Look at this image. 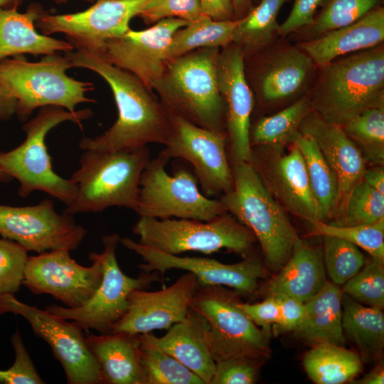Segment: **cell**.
I'll return each instance as SVG.
<instances>
[{
	"mask_svg": "<svg viewBox=\"0 0 384 384\" xmlns=\"http://www.w3.org/2000/svg\"><path fill=\"white\" fill-rule=\"evenodd\" d=\"M314 63L299 48L277 51L261 68L257 90L265 102H276L302 92L310 82Z\"/></svg>",
	"mask_w": 384,
	"mask_h": 384,
	"instance_id": "26",
	"label": "cell"
},
{
	"mask_svg": "<svg viewBox=\"0 0 384 384\" xmlns=\"http://www.w3.org/2000/svg\"><path fill=\"white\" fill-rule=\"evenodd\" d=\"M363 180L378 192L384 194V171L383 168L366 169Z\"/></svg>",
	"mask_w": 384,
	"mask_h": 384,
	"instance_id": "52",
	"label": "cell"
},
{
	"mask_svg": "<svg viewBox=\"0 0 384 384\" xmlns=\"http://www.w3.org/2000/svg\"><path fill=\"white\" fill-rule=\"evenodd\" d=\"M203 15L217 21L236 19L233 0H199Z\"/></svg>",
	"mask_w": 384,
	"mask_h": 384,
	"instance_id": "50",
	"label": "cell"
},
{
	"mask_svg": "<svg viewBox=\"0 0 384 384\" xmlns=\"http://www.w3.org/2000/svg\"><path fill=\"white\" fill-rule=\"evenodd\" d=\"M70 251L55 250L28 257L23 284L36 294H48L67 307L78 308L93 295L102 278L100 253L92 252V264L84 267L70 257Z\"/></svg>",
	"mask_w": 384,
	"mask_h": 384,
	"instance_id": "17",
	"label": "cell"
},
{
	"mask_svg": "<svg viewBox=\"0 0 384 384\" xmlns=\"http://www.w3.org/2000/svg\"><path fill=\"white\" fill-rule=\"evenodd\" d=\"M84 1H89V2H95L97 0H84Z\"/></svg>",
	"mask_w": 384,
	"mask_h": 384,
	"instance_id": "58",
	"label": "cell"
},
{
	"mask_svg": "<svg viewBox=\"0 0 384 384\" xmlns=\"http://www.w3.org/2000/svg\"><path fill=\"white\" fill-rule=\"evenodd\" d=\"M342 328L359 348L363 360L377 361L384 348V314L342 294Z\"/></svg>",
	"mask_w": 384,
	"mask_h": 384,
	"instance_id": "30",
	"label": "cell"
},
{
	"mask_svg": "<svg viewBox=\"0 0 384 384\" xmlns=\"http://www.w3.org/2000/svg\"><path fill=\"white\" fill-rule=\"evenodd\" d=\"M219 53L218 48H203L169 60L153 90L169 113L226 134L225 105L218 79Z\"/></svg>",
	"mask_w": 384,
	"mask_h": 384,
	"instance_id": "2",
	"label": "cell"
},
{
	"mask_svg": "<svg viewBox=\"0 0 384 384\" xmlns=\"http://www.w3.org/2000/svg\"><path fill=\"white\" fill-rule=\"evenodd\" d=\"M92 114L90 108L70 112L61 107L46 106L26 121L22 127L26 134L23 142L10 151H0V168L18 182V193L21 198L41 191L66 206L73 202L76 186L70 178L55 172L46 138L51 129L65 122H71L82 129V122Z\"/></svg>",
	"mask_w": 384,
	"mask_h": 384,
	"instance_id": "5",
	"label": "cell"
},
{
	"mask_svg": "<svg viewBox=\"0 0 384 384\" xmlns=\"http://www.w3.org/2000/svg\"><path fill=\"white\" fill-rule=\"evenodd\" d=\"M300 132L310 135L335 173L338 183V213H343L352 189L363 180L366 160L341 126L323 119L316 112L302 122Z\"/></svg>",
	"mask_w": 384,
	"mask_h": 384,
	"instance_id": "22",
	"label": "cell"
},
{
	"mask_svg": "<svg viewBox=\"0 0 384 384\" xmlns=\"http://www.w3.org/2000/svg\"><path fill=\"white\" fill-rule=\"evenodd\" d=\"M325 0H294L291 12L287 19L279 26L278 33L286 36L308 27L314 20L317 9Z\"/></svg>",
	"mask_w": 384,
	"mask_h": 384,
	"instance_id": "47",
	"label": "cell"
},
{
	"mask_svg": "<svg viewBox=\"0 0 384 384\" xmlns=\"http://www.w3.org/2000/svg\"><path fill=\"white\" fill-rule=\"evenodd\" d=\"M326 281L321 251L299 239L290 257L268 282L264 292L266 297H289L306 303L321 290Z\"/></svg>",
	"mask_w": 384,
	"mask_h": 384,
	"instance_id": "25",
	"label": "cell"
},
{
	"mask_svg": "<svg viewBox=\"0 0 384 384\" xmlns=\"http://www.w3.org/2000/svg\"><path fill=\"white\" fill-rule=\"evenodd\" d=\"M263 362L247 358H233L217 361L210 384L255 383Z\"/></svg>",
	"mask_w": 384,
	"mask_h": 384,
	"instance_id": "46",
	"label": "cell"
},
{
	"mask_svg": "<svg viewBox=\"0 0 384 384\" xmlns=\"http://www.w3.org/2000/svg\"><path fill=\"white\" fill-rule=\"evenodd\" d=\"M250 163L262 180H269L265 185L272 183L292 213L310 223L324 221L311 189L304 158L294 142L287 153L277 156L272 164L252 149Z\"/></svg>",
	"mask_w": 384,
	"mask_h": 384,
	"instance_id": "21",
	"label": "cell"
},
{
	"mask_svg": "<svg viewBox=\"0 0 384 384\" xmlns=\"http://www.w3.org/2000/svg\"><path fill=\"white\" fill-rule=\"evenodd\" d=\"M169 114L172 131L160 152L169 160L182 159L189 162L205 196L219 198L230 191L233 186V175L227 156V135Z\"/></svg>",
	"mask_w": 384,
	"mask_h": 384,
	"instance_id": "13",
	"label": "cell"
},
{
	"mask_svg": "<svg viewBox=\"0 0 384 384\" xmlns=\"http://www.w3.org/2000/svg\"><path fill=\"white\" fill-rule=\"evenodd\" d=\"M311 109L310 100L302 97L277 114L261 118L250 132L251 146L293 142Z\"/></svg>",
	"mask_w": 384,
	"mask_h": 384,
	"instance_id": "36",
	"label": "cell"
},
{
	"mask_svg": "<svg viewBox=\"0 0 384 384\" xmlns=\"http://www.w3.org/2000/svg\"><path fill=\"white\" fill-rule=\"evenodd\" d=\"M245 56L233 43L223 48L218 60V79L225 105L227 137L233 163L250 162V117L253 95L245 72Z\"/></svg>",
	"mask_w": 384,
	"mask_h": 384,
	"instance_id": "20",
	"label": "cell"
},
{
	"mask_svg": "<svg viewBox=\"0 0 384 384\" xmlns=\"http://www.w3.org/2000/svg\"><path fill=\"white\" fill-rule=\"evenodd\" d=\"M150 159L148 146L116 151L85 150L70 179L77 188L63 213L74 215L124 207L136 211L141 174Z\"/></svg>",
	"mask_w": 384,
	"mask_h": 384,
	"instance_id": "4",
	"label": "cell"
},
{
	"mask_svg": "<svg viewBox=\"0 0 384 384\" xmlns=\"http://www.w3.org/2000/svg\"><path fill=\"white\" fill-rule=\"evenodd\" d=\"M169 159L161 152L150 159L139 180L136 213L156 219L210 220L228 213L218 198L205 196L194 174L178 167L171 176L166 170Z\"/></svg>",
	"mask_w": 384,
	"mask_h": 384,
	"instance_id": "10",
	"label": "cell"
},
{
	"mask_svg": "<svg viewBox=\"0 0 384 384\" xmlns=\"http://www.w3.org/2000/svg\"><path fill=\"white\" fill-rule=\"evenodd\" d=\"M310 100L323 119L342 126L364 110L384 102V50L380 45L322 67Z\"/></svg>",
	"mask_w": 384,
	"mask_h": 384,
	"instance_id": "3",
	"label": "cell"
},
{
	"mask_svg": "<svg viewBox=\"0 0 384 384\" xmlns=\"http://www.w3.org/2000/svg\"><path fill=\"white\" fill-rule=\"evenodd\" d=\"M11 180L12 178L0 168V181L9 182Z\"/></svg>",
	"mask_w": 384,
	"mask_h": 384,
	"instance_id": "56",
	"label": "cell"
},
{
	"mask_svg": "<svg viewBox=\"0 0 384 384\" xmlns=\"http://www.w3.org/2000/svg\"><path fill=\"white\" fill-rule=\"evenodd\" d=\"M119 243L142 258L143 263L138 268L142 272H156L163 276L170 270H181L193 274L200 286L228 287L238 293L250 294L267 275L266 267L252 252L240 262L225 264L208 257L170 255L128 238H120Z\"/></svg>",
	"mask_w": 384,
	"mask_h": 384,
	"instance_id": "15",
	"label": "cell"
},
{
	"mask_svg": "<svg viewBox=\"0 0 384 384\" xmlns=\"http://www.w3.org/2000/svg\"><path fill=\"white\" fill-rule=\"evenodd\" d=\"M45 11L38 4L25 12L0 9V61L23 54L33 55L69 53L74 50L67 41L41 33L36 21Z\"/></svg>",
	"mask_w": 384,
	"mask_h": 384,
	"instance_id": "24",
	"label": "cell"
},
{
	"mask_svg": "<svg viewBox=\"0 0 384 384\" xmlns=\"http://www.w3.org/2000/svg\"><path fill=\"white\" fill-rule=\"evenodd\" d=\"M28 250L21 244L0 238V294L16 293L23 284Z\"/></svg>",
	"mask_w": 384,
	"mask_h": 384,
	"instance_id": "43",
	"label": "cell"
},
{
	"mask_svg": "<svg viewBox=\"0 0 384 384\" xmlns=\"http://www.w3.org/2000/svg\"><path fill=\"white\" fill-rule=\"evenodd\" d=\"M70 68L71 63L60 53L44 55L37 62L21 55L0 61V86L16 100L18 119L26 122L36 109L46 106L75 112L80 104L95 102L87 96L95 90L94 84L70 77Z\"/></svg>",
	"mask_w": 384,
	"mask_h": 384,
	"instance_id": "7",
	"label": "cell"
},
{
	"mask_svg": "<svg viewBox=\"0 0 384 384\" xmlns=\"http://www.w3.org/2000/svg\"><path fill=\"white\" fill-rule=\"evenodd\" d=\"M5 313L23 316L36 336L48 343L63 368L68 383H102L100 366L76 322L24 304L11 294H0V314Z\"/></svg>",
	"mask_w": 384,
	"mask_h": 384,
	"instance_id": "12",
	"label": "cell"
},
{
	"mask_svg": "<svg viewBox=\"0 0 384 384\" xmlns=\"http://www.w3.org/2000/svg\"><path fill=\"white\" fill-rule=\"evenodd\" d=\"M64 54L73 68L90 70L104 79L117 110L116 121L104 133L81 139V149L116 151L167 143L172 131L171 115L152 90L132 73L92 52L80 49Z\"/></svg>",
	"mask_w": 384,
	"mask_h": 384,
	"instance_id": "1",
	"label": "cell"
},
{
	"mask_svg": "<svg viewBox=\"0 0 384 384\" xmlns=\"http://www.w3.org/2000/svg\"><path fill=\"white\" fill-rule=\"evenodd\" d=\"M311 224V235H330L347 240L366 250L375 262L384 264V218L368 225H338L316 221Z\"/></svg>",
	"mask_w": 384,
	"mask_h": 384,
	"instance_id": "38",
	"label": "cell"
},
{
	"mask_svg": "<svg viewBox=\"0 0 384 384\" xmlns=\"http://www.w3.org/2000/svg\"><path fill=\"white\" fill-rule=\"evenodd\" d=\"M205 319L190 309L186 318L172 325L161 337L159 346L179 363L198 376L204 384H210L215 362L206 338Z\"/></svg>",
	"mask_w": 384,
	"mask_h": 384,
	"instance_id": "28",
	"label": "cell"
},
{
	"mask_svg": "<svg viewBox=\"0 0 384 384\" xmlns=\"http://www.w3.org/2000/svg\"><path fill=\"white\" fill-rule=\"evenodd\" d=\"M235 18L240 19L243 17V14L249 12L250 0H233Z\"/></svg>",
	"mask_w": 384,
	"mask_h": 384,
	"instance_id": "54",
	"label": "cell"
},
{
	"mask_svg": "<svg viewBox=\"0 0 384 384\" xmlns=\"http://www.w3.org/2000/svg\"><path fill=\"white\" fill-rule=\"evenodd\" d=\"M279 301V316L274 325L277 330L289 331L296 329L306 314L305 303L289 297L277 298Z\"/></svg>",
	"mask_w": 384,
	"mask_h": 384,
	"instance_id": "49",
	"label": "cell"
},
{
	"mask_svg": "<svg viewBox=\"0 0 384 384\" xmlns=\"http://www.w3.org/2000/svg\"><path fill=\"white\" fill-rule=\"evenodd\" d=\"M293 142L304 158L311 189L324 221L338 213L337 177L310 135L299 132Z\"/></svg>",
	"mask_w": 384,
	"mask_h": 384,
	"instance_id": "31",
	"label": "cell"
},
{
	"mask_svg": "<svg viewBox=\"0 0 384 384\" xmlns=\"http://www.w3.org/2000/svg\"><path fill=\"white\" fill-rule=\"evenodd\" d=\"M11 343L15 352V360L9 368L0 370V384L46 383L35 368L18 330L11 336Z\"/></svg>",
	"mask_w": 384,
	"mask_h": 384,
	"instance_id": "45",
	"label": "cell"
},
{
	"mask_svg": "<svg viewBox=\"0 0 384 384\" xmlns=\"http://www.w3.org/2000/svg\"><path fill=\"white\" fill-rule=\"evenodd\" d=\"M146 0H97L82 11L52 14L44 11L36 21L37 30L50 36L62 33L75 50L98 51L108 41L129 29Z\"/></svg>",
	"mask_w": 384,
	"mask_h": 384,
	"instance_id": "14",
	"label": "cell"
},
{
	"mask_svg": "<svg viewBox=\"0 0 384 384\" xmlns=\"http://www.w3.org/2000/svg\"><path fill=\"white\" fill-rule=\"evenodd\" d=\"M16 106L15 98L0 86V121L9 120L16 114Z\"/></svg>",
	"mask_w": 384,
	"mask_h": 384,
	"instance_id": "51",
	"label": "cell"
},
{
	"mask_svg": "<svg viewBox=\"0 0 384 384\" xmlns=\"http://www.w3.org/2000/svg\"><path fill=\"white\" fill-rule=\"evenodd\" d=\"M238 19L217 21L207 16L189 22L174 35L168 51L171 60L203 48H224L233 43Z\"/></svg>",
	"mask_w": 384,
	"mask_h": 384,
	"instance_id": "34",
	"label": "cell"
},
{
	"mask_svg": "<svg viewBox=\"0 0 384 384\" xmlns=\"http://www.w3.org/2000/svg\"><path fill=\"white\" fill-rule=\"evenodd\" d=\"M144 384H204L195 373L166 353L151 333L138 334Z\"/></svg>",
	"mask_w": 384,
	"mask_h": 384,
	"instance_id": "33",
	"label": "cell"
},
{
	"mask_svg": "<svg viewBox=\"0 0 384 384\" xmlns=\"http://www.w3.org/2000/svg\"><path fill=\"white\" fill-rule=\"evenodd\" d=\"M86 234V229L75 222L73 215L58 213L51 199L28 206L0 204V235L28 251H73Z\"/></svg>",
	"mask_w": 384,
	"mask_h": 384,
	"instance_id": "16",
	"label": "cell"
},
{
	"mask_svg": "<svg viewBox=\"0 0 384 384\" xmlns=\"http://www.w3.org/2000/svg\"><path fill=\"white\" fill-rule=\"evenodd\" d=\"M119 235L112 233L102 238L103 250L100 253L102 263L101 282L91 297L78 308L47 306L46 310L64 319L76 322L82 329H95L100 334L110 333L112 325L125 314L128 297L134 289H146L155 282H161L158 272H142L137 277L125 274L120 269L116 249Z\"/></svg>",
	"mask_w": 384,
	"mask_h": 384,
	"instance_id": "11",
	"label": "cell"
},
{
	"mask_svg": "<svg viewBox=\"0 0 384 384\" xmlns=\"http://www.w3.org/2000/svg\"><path fill=\"white\" fill-rule=\"evenodd\" d=\"M378 0H329L307 30L309 40L351 24L376 6Z\"/></svg>",
	"mask_w": 384,
	"mask_h": 384,
	"instance_id": "40",
	"label": "cell"
},
{
	"mask_svg": "<svg viewBox=\"0 0 384 384\" xmlns=\"http://www.w3.org/2000/svg\"><path fill=\"white\" fill-rule=\"evenodd\" d=\"M85 340L100 366L102 383L144 384L138 335L122 332L89 334Z\"/></svg>",
	"mask_w": 384,
	"mask_h": 384,
	"instance_id": "27",
	"label": "cell"
},
{
	"mask_svg": "<svg viewBox=\"0 0 384 384\" xmlns=\"http://www.w3.org/2000/svg\"><path fill=\"white\" fill-rule=\"evenodd\" d=\"M359 384H383L384 370L383 363H380L363 378L356 382Z\"/></svg>",
	"mask_w": 384,
	"mask_h": 384,
	"instance_id": "53",
	"label": "cell"
},
{
	"mask_svg": "<svg viewBox=\"0 0 384 384\" xmlns=\"http://www.w3.org/2000/svg\"><path fill=\"white\" fill-rule=\"evenodd\" d=\"M189 22L176 18L159 21L139 31L129 29L123 36L107 41L92 52L107 63L137 77L149 89L161 78L174 33Z\"/></svg>",
	"mask_w": 384,
	"mask_h": 384,
	"instance_id": "18",
	"label": "cell"
},
{
	"mask_svg": "<svg viewBox=\"0 0 384 384\" xmlns=\"http://www.w3.org/2000/svg\"><path fill=\"white\" fill-rule=\"evenodd\" d=\"M202 16L199 0H146L137 16L152 24L168 18L191 22Z\"/></svg>",
	"mask_w": 384,
	"mask_h": 384,
	"instance_id": "44",
	"label": "cell"
},
{
	"mask_svg": "<svg viewBox=\"0 0 384 384\" xmlns=\"http://www.w3.org/2000/svg\"><path fill=\"white\" fill-rule=\"evenodd\" d=\"M132 231L140 244L174 255L186 252L210 255L226 249L244 258L252 252L257 240L228 213L207 221L139 217Z\"/></svg>",
	"mask_w": 384,
	"mask_h": 384,
	"instance_id": "8",
	"label": "cell"
},
{
	"mask_svg": "<svg viewBox=\"0 0 384 384\" xmlns=\"http://www.w3.org/2000/svg\"><path fill=\"white\" fill-rule=\"evenodd\" d=\"M342 292L363 304L383 309V265L372 260L343 284Z\"/></svg>",
	"mask_w": 384,
	"mask_h": 384,
	"instance_id": "42",
	"label": "cell"
},
{
	"mask_svg": "<svg viewBox=\"0 0 384 384\" xmlns=\"http://www.w3.org/2000/svg\"><path fill=\"white\" fill-rule=\"evenodd\" d=\"M287 0H261L260 4L238 19L233 43L244 56L266 47L278 32L277 18Z\"/></svg>",
	"mask_w": 384,
	"mask_h": 384,
	"instance_id": "35",
	"label": "cell"
},
{
	"mask_svg": "<svg viewBox=\"0 0 384 384\" xmlns=\"http://www.w3.org/2000/svg\"><path fill=\"white\" fill-rule=\"evenodd\" d=\"M324 263L334 284L343 285L363 267L365 258L357 246L343 239L321 236Z\"/></svg>",
	"mask_w": 384,
	"mask_h": 384,
	"instance_id": "39",
	"label": "cell"
},
{
	"mask_svg": "<svg viewBox=\"0 0 384 384\" xmlns=\"http://www.w3.org/2000/svg\"><path fill=\"white\" fill-rule=\"evenodd\" d=\"M358 146L365 159L373 164L384 160V107H375L357 114L341 126Z\"/></svg>",
	"mask_w": 384,
	"mask_h": 384,
	"instance_id": "37",
	"label": "cell"
},
{
	"mask_svg": "<svg viewBox=\"0 0 384 384\" xmlns=\"http://www.w3.org/2000/svg\"><path fill=\"white\" fill-rule=\"evenodd\" d=\"M50 1H53V3L58 5H61V4H67L70 0H50Z\"/></svg>",
	"mask_w": 384,
	"mask_h": 384,
	"instance_id": "57",
	"label": "cell"
},
{
	"mask_svg": "<svg viewBox=\"0 0 384 384\" xmlns=\"http://www.w3.org/2000/svg\"><path fill=\"white\" fill-rule=\"evenodd\" d=\"M383 40L384 9L380 7L351 24L302 43L298 48L322 68L346 54L376 47Z\"/></svg>",
	"mask_w": 384,
	"mask_h": 384,
	"instance_id": "23",
	"label": "cell"
},
{
	"mask_svg": "<svg viewBox=\"0 0 384 384\" xmlns=\"http://www.w3.org/2000/svg\"><path fill=\"white\" fill-rule=\"evenodd\" d=\"M342 215L336 225H368L384 218V194L362 180L351 191Z\"/></svg>",
	"mask_w": 384,
	"mask_h": 384,
	"instance_id": "41",
	"label": "cell"
},
{
	"mask_svg": "<svg viewBox=\"0 0 384 384\" xmlns=\"http://www.w3.org/2000/svg\"><path fill=\"white\" fill-rule=\"evenodd\" d=\"M309 378L317 384H341L353 380L362 370L359 356L341 346L320 343L304 356Z\"/></svg>",
	"mask_w": 384,
	"mask_h": 384,
	"instance_id": "32",
	"label": "cell"
},
{
	"mask_svg": "<svg viewBox=\"0 0 384 384\" xmlns=\"http://www.w3.org/2000/svg\"><path fill=\"white\" fill-rule=\"evenodd\" d=\"M233 188L218 199L259 241L267 266L280 270L299 238L284 210L250 162L232 165Z\"/></svg>",
	"mask_w": 384,
	"mask_h": 384,
	"instance_id": "6",
	"label": "cell"
},
{
	"mask_svg": "<svg viewBox=\"0 0 384 384\" xmlns=\"http://www.w3.org/2000/svg\"><path fill=\"white\" fill-rule=\"evenodd\" d=\"M236 291L198 285L191 309L206 321V338L215 362L233 358L265 361L270 353V331L256 326L240 308Z\"/></svg>",
	"mask_w": 384,
	"mask_h": 384,
	"instance_id": "9",
	"label": "cell"
},
{
	"mask_svg": "<svg viewBox=\"0 0 384 384\" xmlns=\"http://www.w3.org/2000/svg\"><path fill=\"white\" fill-rule=\"evenodd\" d=\"M198 287L196 277L186 272L160 290H133L128 297L125 314L112 325L110 333L138 335L168 330L186 318Z\"/></svg>",
	"mask_w": 384,
	"mask_h": 384,
	"instance_id": "19",
	"label": "cell"
},
{
	"mask_svg": "<svg viewBox=\"0 0 384 384\" xmlns=\"http://www.w3.org/2000/svg\"><path fill=\"white\" fill-rule=\"evenodd\" d=\"M238 305L252 321L264 331H270L271 326L278 322L279 307L277 298L267 297L262 302L255 304L240 301Z\"/></svg>",
	"mask_w": 384,
	"mask_h": 384,
	"instance_id": "48",
	"label": "cell"
},
{
	"mask_svg": "<svg viewBox=\"0 0 384 384\" xmlns=\"http://www.w3.org/2000/svg\"><path fill=\"white\" fill-rule=\"evenodd\" d=\"M342 294L338 285L326 280L321 290L305 303L306 314L294 330L295 336L313 346L324 343L343 346L346 339L342 328Z\"/></svg>",
	"mask_w": 384,
	"mask_h": 384,
	"instance_id": "29",
	"label": "cell"
},
{
	"mask_svg": "<svg viewBox=\"0 0 384 384\" xmlns=\"http://www.w3.org/2000/svg\"><path fill=\"white\" fill-rule=\"evenodd\" d=\"M25 0H0V9H18Z\"/></svg>",
	"mask_w": 384,
	"mask_h": 384,
	"instance_id": "55",
	"label": "cell"
}]
</instances>
